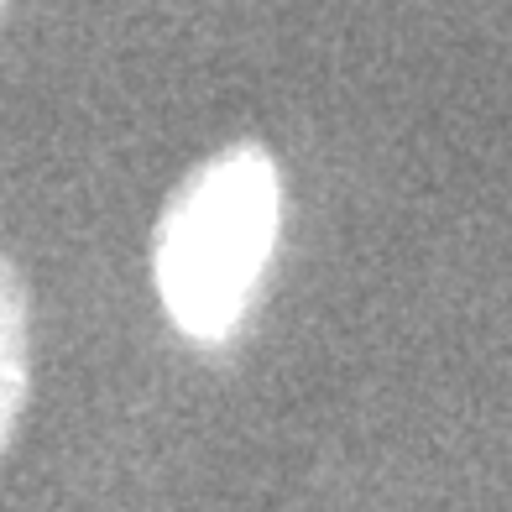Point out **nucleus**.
Masks as SVG:
<instances>
[{
    "label": "nucleus",
    "mask_w": 512,
    "mask_h": 512,
    "mask_svg": "<svg viewBox=\"0 0 512 512\" xmlns=\"http://www.w3.org/2000/svg\"><path fill=\"white\" fill-rule=\"evenodd\" d=\"M32 392V298L21 267L0 251V455L21 424Z\"/></svg>",
    "instance_id": "obj_2"
},
{
    "label": "nucleus",
    "mask_w": 512,
    "mask_h": 512,
    "mask_svg": "<svg viewBox=\"0 0 512 512\" xmlns=\"http://www.w3.org/2000/svg\"><path fill=\"white\" fill-rule=\"evenodd\" d=\"M283 236V173L256 142H236L173 189L152 236V283L183 340L230 345L267 283Z\"/></svg>",
    "instance_id": "obj_1"
},
{
    "label": "nucleus",
    "mask_w": 512,
    "mask_h": 512,
    "mask_svg": "<svg viewBox=\"0 0 512 512\" xmlns=\"http://www.w3.org/2000/svg\"><path fill=\"white\" fill-rule=\"evenodd\" d=\"M0 6H6V0H0Z\"/></svg>",
    "instance_id": "obj_3"
}]
</instances>
